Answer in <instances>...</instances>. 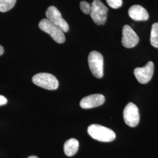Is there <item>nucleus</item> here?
<instances>
[{"label": "nucleus", "instance_id": "3", "mask_svg": "<svg viewBox=\"0 0 158 158\" xmlns=\"http://www.w3.org/2000/svg\"><path fill=\"white\" fill-rule=\"evenodd\" d=\"M90 15L94 23L98 25H104L107 18V7L100 0H94L91 5Z\"/></svg>", "mask_w": 158, "mask_h": 158}, {"label": "nucleus", "instance_id": "2", "mask_svg": "<svg viewBox=\"0 0 158 158\" xmlns=\"http://www.w3.org/2000/svg\"><path fill=\"white\" fill-rule=\"evenodd\" d=\"M39 27L42 31L49 34L57 43L63 44L66 38L62 29L54 25L46 18L43 19L40 21Z\"/></svg>", "mask_w": 158, "mask_h": 158}, {"label": "nucleus", "instance_id": "1", "mask_svg": "<svg viewBox=\"0 0 158 158\" xmlns=\"http://www.w3.org/2000/svg\"><path fill=\"white\" fill-rule=\"evenodd\" d=\"M87 132L92 138L98 141L109 142L114 141L116 137L113 130L101 125H90Z\"/></svg>", "mask_w": 158, "mask_h": 158}, {"label": "nucleus", "instance_id": "14", "mask_svg": "<svg viewBox=\"0 0 158 158\" xmlns=\"http://www.w3.org/2000/svg\"><path fill=\"white\" fill-rule=\"evenodd\" d=\"M17 0H0V12H5L12 9Z\"/></svg>", "mask_w": 158, "mask_h": 158}, {"label": "nucleus", "instance_id": "12", "mask_svg": "<svg viewBox=\"0 0 158 158\" xmlns=\"http://www.w3.org/2000/svg\"><path fill=\"white\" fill-rule=\"evenodd\" d=\"M79 147V141L75 138H70L64 143V152L68 156H72L78 151Z\"/></svg>", "mask_w": 158, "mask_h": 158}, {"label": "nucleus", "instance_id": "9", "mask_svg": "<svg viewBox=\"0 0 158 158\" xmlns=\"http://www.w3.org/2000/svg\"><path fill=\"white\" fill-rule=\"evenodd\" d=\"M139 38L132 28L125 25L123 29L122 44L127 48H132L135 46L139 42Z\"/></svg>", "mask_w": 158, "mask_h": 158}, {"label": "nucleus", "instance_id": "13", "mask_svg": "<svg viewBox=\"0 0 158 158\" xmlns=\"http://www.w3.org/2000/svg\"><path fill=\"white\" fill-rule=\"evenodd\" d=\"M151 44L153 47L158 48V23L152 25L151 33Z\"/></svg>", "mask_w": 158, "mask_h": 158}, {"label": "nucleus", "instance_id": "17", "mask_svg": "<svg viewBox=\"0 0 158 158\" xmlns=\"http://www.w3.org/2000/svg\"><path fill=\"white\" fill-rule=\"evenodd\" d=\"M7 99L4 96L0 95V106L5 105L7 103Z\"/></svg>", "mask_w": 158, "mask_h": 158}, {"label": "nucleus", "instance_id": "5", "mask_svg": "<svg viewBox=\"0 0 158 158\" xmlns=\"http://www.w3.org/2000/svg\"><path fill=\"white\" fill-rule=\"evenodd\" d=\"M88 63L91 72L96 78L101 79L104 75V59L97 51H91L88 57Z\"/></svg>", "mask_w": 158, "mask_h": 158}, {"label": "nucleus", "instance_id": "8", "mask_svg": "<svg viewBox=\"0 0 158 158\" xmlns=\"http://www.w3.org/2000/svg\"><path fill=\"white\" fill-rule=\"evenodd\" d=\"M136 79L141 84H147L152 77L154 73V64L150 61L142 68H137L134 70Z\"/></svg>", "mask_w": 158, "mask_h": 158}, {"label": "nucleus", "instance_id": "4", "mask_svg": "<svg viewBox=\"0 0 158 158\" xmlns=\"http://www.w3.org/2000/svg\"><path fill=\"white\" fill-rule=\"evenodd\" d=\"M34 84L49 90H56L59 87V81L53 74L40 73L34 75L32 77Z\"/></svg>", "mask_w": 158, "mask_h": 158}, {"label": "nucleus", "instance_id": "7", "mask_svg": "<svg viewBox=\"0 0 158 158\" xmlns=\"http://www.w3.org/2000/svg\"><path fill=\"white\" fill-rule=\"evenodd\" d=\"M46 19L54 25L62 29L64 32H67L69 29L68 23L63 18L61 13L54 6L48 7L46 11Z\"/></svg>", "mask_w": 158, "mask_h": 158}, {"label": "nucleus", "instance_id": "19", "mask_svg": "<svg viewBox=\"0 0 158 158\" xmlns=\"http://www.w3.org/2000/svg\"><path fill=\"white\" fill-rule=\"evenodd\" d=\"M28 158H38L36 156H29Z\"/></svg>", "mask_w": 158, "mask_h": 158}, {"label": "nucleus", "instance_id": "18", "mask_svg": "<svg viewBox=\"0 0 158 158\" xmlns=\"http://www.w3.org/2000/svg\"><path fill=\"white\" fill-rule=\"evenodd\" d=\"M4 48L2 46L0 45V56H1L4 53Z\"/></svg>", "mask_w": 158, "mask_h": 158}, {"label": "nucleus", "instance_id": "10", "mask_svg": "<svg viewBox=\"0 0 158 158\" xmlns=\"http://www.w3.org/2000/svg\"><path fill=\"white\" fill-rule=\"evenodd\" d=\"M105 100V97L102 94H91L82 98L80 102V106L83 109H90L102 106Z\"/></svg>", "mask_w": 158, "mask_h": 158}, {"label": "nucleus", "instance_id": "15", "mask_svg": "<svg viewBox=\"0 0 158 158\" xmlns=\"http://www.w3.org/2000/svg\"><path fill=\"white\" fill-rule=\"evenodd\" d=\"M80 7L81 10L85 14H90L91 12V5L87 2L85 1H82L80 2Z\"/></svg>", "mask_w": 158, "mask_h": 158}, {"label": "nucleus", "instance_id": "16", "mask_svg": "<svg viewBox=\"0 0 158 158\" xmlns=\"http://www.w3.org/2000/svg\"><path fill=\"white\" fill-rule=\"evenodd\" d=\"M108 6L113 9H117L123 5V0H106Z\"/></svg>", "mask_w": 158, "mask_h": 158}, {"label": "nucleus", "instance_id": "11", "mask_svg": "<svg viewBox=\"0 0 158 158\" xmlns=\"http://www.w3.org/2000/svg\"><path fill=\"white\" fill-rule=\"evenodd\" d=\"M128 14L131 18L136 21H147L149 18V14L147 10L139 5H134L131 6L128 11Z\"/></svg>", "mask_w": 158, "mask_h": 158}, {"label": "nucleus", "instance_id": "6", "mask_svg": "<svg viewBox=\"0 0 158 158\" xmlns=\"http://www.w3.org/2000/svg\"><path fill=\"white\" fill-rule=\"evenodd\" d=\"M123 116L125 124L131 127H135L139 123L140 115L138 108L132 102H129L125 106Z\"/></svg>", "mask_w": 158, "mask_h": 158}]
</instances>
